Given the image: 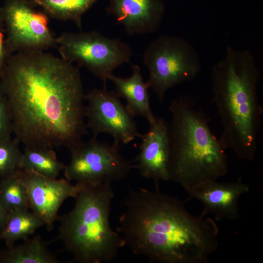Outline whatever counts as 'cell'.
<instances>
[{
	"mask_svg": "<svg viewBox=\"0 0 263 263\" xmlns=\"http://www.w3.org/2000/svg\"><path fill=\"white\" fill-rule=\"evenodd\" d=\"M78 66L44 51H24L8 60L0 78L13 132L25 147L69 150L87 127Z\"/></svg>",
	"mask_w": 263,
	"mask_h": 263,
	"instance_id": "1",
	"label": "cell"
},
{
	"mask_svg": "<svg viewBox=\"0 0 263 263\" xmlns=\"http://www.w3.org/2000/svg\"><path fill=\"white\" fill-rule=\"evenodd\" d=\"M156 190L131 189L117 231L125 245L150 263H207L219 246L218 227L195 216L176 197Z\"/></svg>",
	"mask_w": 263,
	"mask_h": 263,
	"instance_id": "2",
	"label": "cell"
},
{
	"mask_svg": "<svg viewBox=\"0 0 263 263\" xmlns=\"http://www.w3.org/2000/svg\"><path fill=\"white\" fill-rule=\"evenodd\" d=\"M260 77L252 53L230 46L211 70L213 100L222 126L219 139L243 160L252 161L257 151L263 113L257 94Z\"/></svg>",
	"mask_w": 263,
	"mask_h": 263,
	"instance_id": "3",
	"label": "cell"
},
{
	"mask_svg": "<svg viewBox=\"0 0 263 263\" xmlns=\"http://www.w3.org/2000/svg\"><path fill=\"white\" fill-rule=\"evenodd\" d=\"M169 109V180L189 192L225 175L228 170L226 149L212 132L206 114L185 97L173 100Z\"/></svg>",
	"mask_w": 263,
	"mask_h": 263,
	"instance_id": "4",
	"label": "cell"
},
{
	"mask_svg": "<svg viewBox=\"0 0 263 263\" xmlns=\"http://www.w3.org/2000/svg\"><path fill=\"white\" fill-rule=\"evenodd\" d=\"M75 204L68 213L58 217V238L79 263H102L115 259L125 246L122 236L110 222L114 192L111 182L78 183Z\"/></svg>",
	"mask_w": 263,
	"mask_h": 263,
	"instance_id": "5",
	"label": "cell"
},
{
	"mask_svg": "<svg viewBox=\"0 0 263 263\" xmlns=\"http://www.w3.org/2000/svg\"><path fill=\"white\" fill-rule=\"evenodd\" d=\"M143 61L149 72L147 83L160 102L169 89L194 79L201 66L193 45L173 35H161L151 41L143 53Z\"/></svg>",
	"mask_w": 263,
	"mask_h": 263,
	"instance_id": "6",
	"label": "cell"
},
{
	"mask_svg": "<svg viewBox=\"0 0 263 263\" xmlns=\"http://www.w3.org/2000/svg\"><path fill=\"white\" fill-rule=\"evenodd\" d=\"M56 43L62 59L85 67L101 79L104 87L113 71L129 62L132 55L128 44L95 30L64 32L56 38Z\"/></svg>",
	"mask_w": 263,
	"mask_h": 263,
	"instance_id": "7",
	"label": "cell"
},
{
	"mask_svg": "<svg viewBox=\"0 0 263 263\" xmlns=\"http://www.w3.org/2000/svg\"><path fill=\"white\" fill-rule=\"evenodd\" d=\"M93 136L70 150L65 177L76 183L99 184L125 179L133 168L120 153L119 144L99 142Z\"/></svg>",
	"mask_w": 263,
	"mask_h": 263,
	"instance_id": "8",
	"label": "cell"
},
{
	"mask_svg": "<svg viewBox=\"0 0 263 263\" xmlns=\"http://www.w3.org/2000/svg\"><path fill=\"white\" fill-rule=\"evenodd\" d=\"M49 18L31 0H4L0 8V20L11 54L56 47V38L49 27Z\"/></svg>",
	"mask_w": 263,
	"mask_h": 263,
	"instance_id": "9",
	"label": "cell"
},
{
	"mask_svg": "<svg viewBox=\"0 0 263 263\" xmlns=\"http://www.w3.org/2000/svg\"><path fill=\"white\" fill-rule=\"evenodd\" d=\"M87 105L84 115L87 119L86 127L97 137L101 133L112 136L114 142L128 144L140 137L134 117L129 112L116 92L106 87L94 88L85 95Z\"/></svg>",
	"mask_w": 263,
	"mask_h": 263,
	"instance_id": "10",
	"label": "cell"
},
{
	"mask_svg": "<svg viewBox=\"0 0 263 263\" xmlns=\"http://www.w3.org/2000/svg\"><path fill=\"white\" fill-rule=\"evenodd\" d=\"M18 173L26 188L29 208L42 220L48 231L52 230L61 206L67 198H75L80 185H73L66 178H51L24 169Z\"/></svg>",
	"mask_w": 263,
	"mask_h": 263,
	"instance_id": "11",
	"label": "cell"
},
{
	"mask_svg": "<svg viewBox=\"0 0 263 263\" xmlns=\"http://www.w3.org/2000/svg\"><path fill=\"white\" fill-rule=\"evenodd\" d=\"M148 131L141 134L140 151L132 166L145 178L169 180V166L170 157L169 124L161 117H156L149 123Z\"/></svg>",
	"mask_w": 263,
	"mask_h": 263,
	"instance_id": "12",
	"label": "cell"
},
{
	"mask_svg": "<svg viewBox=\"0 0 263 263\" xmlns=\"http://www.w3.org/2000/svg\"><path fill=\"white\" fill-rule=\"evenodd\" d=\"M242 179L232 182L216 180L205 182L188 192L204 206L202 214L214 215L216 221L234 220L239 218V200L249 191Z\"/></svg>",
	"mask_w": 263,
	"mask_h": 263,
	"instance_id": "13",
	"label": "cell"
},
{
	"mask_svg": "<svg viewBox=\"0 0 263 263\" xmlns=\"http://www.w3.org/2000/svg\"><path fill=\"white\" fill-rule=\"evenodd\" d=\"M108 0L106 11L130 36L155 32L165 11V0Z\"/></svg>",
	"mask_w": 263,
	"mask_h": 263,
	"instance_id": "14",
	"label": "cell"
},
{
	"mask_svg": "<svg viewBox=\"0 0 263 263\" xmlns=\"http://www.w3.org/2000/svg\"><path fill=\"white\" fill-rule=\"evenodd\" d=\"M132 74L128 78L115 76L109 77L116 88V92L126 102V109L133 117L145 118L149 123L152 122L156 116L153 113L150 103L149 87L144 82L140 67L131 64Z\"/></svg>",
	"mask_w": 263,
	"mask_h": 263,
	"instance_id": "15",
	"label": "cell"
},
{
	"mask_svg": "<svg viewBox=\"0 0 263 263\" xmlns=\"http://www.w3.org/2000/svg\"><path fill=\"white\" fill-rule=\"evenodd\" d=\"M0 253L1 263H60L41 236L36 235Z\"/></svg>",
	"mask_w": 263,
	"mask_h": 263,
	"instance_id": "16",
	"label": "cell"
},
{
	"mask_svg": "<svg viewBox=\"0 0 263 263\" xmlns=\"http://www.w3.org/2000/svg\"><path fill=\"white\" fill-rule=\"evenodd\" d=\"M43 225L42 220L29 209L10 211L0 233V241L3 240L7 247H11L18 240L28 239L36 230Z\"/></svg>",
	"mask_w": 263,
	"mask_h": 263,
	"instance_id": "17",
	"label": "cell"
},
{
	"mask_svg": "<svg viewBox=\"0 0 263 263\" xmlns=\"http://www.w3.org/2000/svg\"><path fill=\"white\" fill-rule=\"evenodd\" d=\"M99 0H31L50 18L72 21L82 29L83 15Z\"/></svg>",
	"mask_w": 263,
	"mask_h": 263,
	"instance_id": "18",
	"label": "cell"
},
{
	"mask_svg": "<svg viewBox=\"0 0 263 263\" xmlns=\"http://www.w3.org/2000/svg\"><path fill=\"white\" fill-rule=\"evenodd\" d=\"M65 167L58 161L52 148L25 147L22 152L21 169L56 178Z\"/></svg>",
	"mask_w": 263,
	"mask_h": 263,
	"instance_id": "19",
	"label": "cell"
},
{
	"mask_svg": "<svg viewBox=\"0 0 263 263\" xmlns=\"http://www.w3.org/2000/svg\"><path fill=\"white\" fill-rule=\"evenodd\" d=\"M0 199L9 211L29 208L26 188L18 171L1 178Z\"/></svg>",
	"mask_w": 263,
	"mask_h": 263,
	"instance_id": "20",
	"label": "cell"
},
{
	"mask_svg": "<svg viewBox=\"0 0 263 263\" xmlns=\"http://www.w3.org/2000/svg\"><path fill=\"white\" fill-rule=\"evenodd\" d=\"M18 140L9 138L0 140V177L17 173L21 168L22 152Z\"/></svg>",
	"mask_w": 263,
	"mask_h": 263,
	"instance_id": "21",
	"label": "cell"
},
{
	"mask_svg": "<svg viewBox=\"0 0 263 263\" xmlns=\"http://www.w3.org/2000/svg\"><path fill=\"white\" fill-rule=\"evenodd\" d=\"M13 132L12 121L7 100L0 99V140L11 138Z\"/></svg>",
	"mask_w": 263,
	"mask_h": 263,
	"instance_id": "22",
	"label": "cell"
},
{
	"mask_svg": "<svg viewBox=\"0 0 263 263\" xmlns=\"http://www.w3.org/2000/svg\"><path fill=\"white\" fill-rule=\"evenodd\" d=\"M12 55L8 49L4 30L0 20V78L8 60Z\"/></svg>",
	"mask_w": 263,
	"mask_h": 263,
	"instance_id": "23",
	"label": "cell"
},
{
	"mask_svg": "<svg viewBox=\"0 0 263 263\" xmlns=\"http://www.w3.org/2000/svg\"><path fill=\"white\" fill-rule=\"evenodd\" d=\"M9 211L0 199V233L6 222Z\"/></svg>",
	"mask_w": 263,
	"mask_h": 263,
	"instance_id": "24",
	"label": "cell"
},
{
	"mask_svg": "<svg viewBox=\"0 0 263 263\" xmlns=\"http://www.w3.org/2000/svg\"><path fill=\"white\" fill-rule=\"evenodd\" d=\"M4 97V90L3 87L2 83L0 78V99Z\"/></svg>",
	"mask_w": 263,
	"mask_h": 263,
	"instance_id": "25",
	"label": "cell"
}]
</instances>
